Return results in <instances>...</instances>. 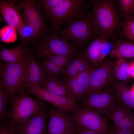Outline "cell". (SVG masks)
Returning a JSON list of instances; mask_svg holds the SVG:
<instances>
[{"instance_id": "obj_1", "label": "cell", "mask_w": 134, "mask_h": 134, "mask_svg": "<svg viewBox=\"0 0 134 134\" xmlns=\"http://www.w3.org/2000/svg\"><path fill=\"white\" fill-rule=\"evenodd\" d=\"M89 4L83 0H64L44 13L56 33L63 24L87 15Z\"/></svg>"}, {"instance_id": "obj_2", "label": "cell", "mask_w": 134, "mask_h": 134, "mask_svg": "<svg viewBox=\"0 0 134 134\" xmlns=\"http://www.w3.org/2000/svg\"><path fill=\"white\" fill-rule=\"evenodd\" d=\"M19 60L1 64L0 67V80L10 93L11 99L16 92H24L28 84L25 63L29 53Z\"/></svg>"}, {"instance_id": "obj_3", "label": "cell", "mask_w": 134, "mask_h": 134, "mask_svg": "<svg viewBox=\"0 0 134 134\" xmlns=\"http://www.w3.org/2000/svg\"><path fill=\"white\" fill-rule=\"evenodd\" d=\"M93 14L98 34L106 37L113 34L118 27L119 19L113 1H93Z\"/></svg>"}, {"instance_id": "obj_4", "label": "cell", "mask_w": 134, "mask_h": 134, "mask_svg": "<svg viewBox=\"0 0 134 134\" xmlns=\"http://www.w3.org/2000/svg\"><path fill=\"white\" fill-rule=\"evenodd\" d=\"M11 101L12 107L8 117L17 124L28 120L46 107L45 101L34 98L24 92L18 93Z\"/></svg>"}, {"instance_id": "obj_5", "label": "cell", "mask_w": 134, "mask_h": 134, "mask_svg": "<svg viewBox=\"0 0 134 134\" xmlns=\"http://www.w3.org/2000/svg\"><path fill=\"white\" fill-rule=\"evenodd\" d=\"M96 34L97 33L93 14L67 23L60 32L59 36L66 41L81 44L87 42Z\"/></svg>"}, {"instance_id": "obj_6", "label": "cell", "mask_w": 134, "mask_h": 134, "mask_svg": "<svg viewBox=\"0 0 134 134\" xmlns=\"http://www.w3.org/2000/svg\"><path fill=\"white\" fill-rule=\"evenodd\" d=\"M117 103L110 84L99 92L92 94L86 97L82 101L81 105L107 119Z\"/></svg>"}, {"instance_id": "obj_7", "label": "cell", "mask_w": 134, "mask_h": 134, "mask_svg": "<svg viewBox=\"0 0 134 134\" xmlns=\"http://www.w3.org/2000/svg\"><path fill=\"white\" fill-rule=\"evenodd\" d=\"M39 55L45 58L56 55L71 56L75 52L74 48L56 34L43 36L38 44Z\"/></svg>"}, {"instance_id": "obj_8", "label": "cell", "mask_w": 134, "mask_h": 134, "mask_svg": "<svg viewBox=\"0 0 134 134\" xmlns=\"http://www.w3.org/2000/svg\"><path fill=\"white\" fill-rule=\"evenodd\" d=\"M80 126L100 134H107L109 128L106 118L81 106L70 115Z\"/></svg>"}, {"instance_id": "obj_9", "label": "cell", "mask_w": 134, "mask_h": 134, "mask_svg": "<svg viewBox=\"0 0 134 134\" xmlns=\"http://www.w3.org/2000/svg\"><path fill=\"white\" fill-rule=\"evenodd\" d=\"M18 3L23 10L24 21L31 29L35 40L43 36L46 26L39 5L32 0H22Z\"/></svg>"}, {"instance_id": "obj_10", "label": "cell", "mask_w": 134, "mask_h": 134, "mask_svg": "<svg viewBox=\"0 0 134 134\" xmlns=\"http://www.w3.org/2000/svg\"><path fill=\"white\" fill-rule=\"evenodd\" d=\"M48 113L47 134H75L77 124L70 115L65 114L52 106L49 107Z\"/></svg>"}, {"instance_id": "obj_11", "label": "cell", "mask_w": 134, "mask_h": 134, "mask_svg": "<svg viewBox=\"0 0 134 134\" xmlns=\"http://www.w3.org/2000/svg\"><path fill=\"white\" fill-rule=\"evenodd\" d=\"M115 62L107 59L94 69L90 76L86 97L92 94L99 92L110 84L111 72Z\"/></svg>"}, {"instance_id": "obj_12", "label": "cell", "mask_w": 134, "mask_h": 134, "mask_svg": "<svg viewBox=\"0 0 134 134\" xmlns=\"http://www.w3.org/2000/svg\"><path fill=\"white\" fill-rule=\"evenodd\" d=\"M27 87L28 92L36 96L39 99L52 104L62 112H72L78 107L70 98L52 94L39 86L28 85Z\"/></svg>"}, {"instance_id": "obj_13", "label": "cell", "mask_w": 134, "mask_h": 134, "mask_svg": "<svg viewBox=\"0 0 134 134\" xmlns=\"http://www.w3.org/2000/svg\"><path fill=\"white\" fill-rule=\"evenodd\" d=\"M95 68L92 67L66 79L69 98L75 101L85 96L88 89L91 74Z\"/></svg>"}, {"instance_id": "obj_14", "label": "cell", "mask_w": 134, "mask_h": 134, "mask_svg": "<svg viewBox=\"0 0 134 134\" xmlns=\"http://www.w3.org/2000/svg\"><path fill=\"white\" fill-rule=\"evenodd\" d=\"M48 112L46 107L28 120L17 124L18 134H47V120Z\"/></svg>"}, {"instance_id": "obj_15", "label": "cell", "mask_w": 134, "mask_h": 134, "mask_svg": "<svg viewBox=\"0 0 134 134\" xmlns=\"http://www.w3.org/2000/svg\"><path fill=\"white\" fill-rule=\"evenodd\" d=\"M25 68L28 78V84L41 87L47 77V73L42 64L37 62L30 52L27 58Z\"/></svg>"}, {"instance_id": "obj_16", "label": "cell", "mask_w": 134, "mask_h": 134, "mask_svg": "<svg viewBox=\"0 0 134 134\" xmlns=\"http://www.w3.org/2000/svg\"><path fill=\"white\" fill-rule=\"evenodd\" d=\"M17 1L0 0V10L1 13L8 25L15 30L24 21L18 8L15 3Z\"/></svg>"}, {"instance_id": "obj_17", "label": "cell", "mask_w": 134, "mask_h": 134, "mask_svg": "<svg viewBox=\"0 0 134 134\" xmlns=\"http://www.w3.org/2000/svg\"><path fill=\"white\" fill-rule=\"evenodd\" d=\"M133 113L118 101L117 104L108 116L107 119L112 120L115 125L123 129L134 132Z\"/></svg>"}, {"instance_id": "obj_18", "label": "cell", "mask_w": 134, "mask_h": 134, "mask_svg": "<svg viewBox=\"0 0 134 134\" xmlns=\"http://www.w3.org/2000/svg\"><path fill=\"white\" fill-rule=\"evenodd\" d=\"M117 101L128 109L134 112V93L124 82L112 80L110 83Z\"/></svg>"}, {"instance_id": "obj_19", "label": "cell", "mask_w": 134, "mask_h": 134, "mask_svg": "<svg viewBox=\"0 0 134 134\" xmlns=\"http://www.w3.org/2000/svg\"><path fill=\"white\" fill-rule=\"evenodd\" d=\"M107 37L100 35L89 44L84 54L91 65L93 67L99 66L102 62L101 60V49Z\"/></svg>"}, {"instance_id": "obj_20", "label": "cell", "mask_w": 134, "mask_h": 134, "mask_svg": "<svg viewBox=\"0 0 134 134\" xmlns=\"http://www.w3.org/2000/svg\"><path fill=\"white\" fill-rule=\"evenodd\" d=\"M130 64L125 58L116 59L111 72V81L125 82L130 81L132 77L130 72Z\"/></svg>"}, {"instance_id": "obj_21", "label": "cell", "mask_w": 134, "mask_h": 134, "mask_svg": "<svg viewBox=\"0 0 134 134\" xmlns=\"http://www.w3.org/2000/svg\"><path fill=\"white\" fill-rule=\"evenodd\" d=\"M41 87L52 94L64 97H68L66 81L60 80L55 76L48 75Z\"/></svg>"}, {"instance_id": "obj_22", "label": "cell", "mask_w": 134, "mask_h": 134, "mask_svg": "<svg viewBox=\"0 0 134 134\" xmlns=\"http://www.w3.org/2000/svg\"><path fill=\"white\" fill-rule=\"evenodd\" d=\"M113 50L109 55L112 58L116 59L134 57V43L130 42L122 41L114 44Z\"/></svg>"}, {"instance_id": "obj_23", "label": "cell", "mask_w": 134, "mask_h": 134, "mask_svg": "<svg viewBox=\"0 0 134 134\" xmlns=\"http://www.w3.org/2000/svg\"><path fill=\"white\" fill-rule=\"evenodd\" d=\"M10 94L9 91L0 81V122L2 123L5 121L9 113L7 107L8 102L9 96Z\"/></svg>"}, {"instance_id": "obj_24", "label": "cell", "mask_w": 134, "mask_h": 134, "mask_svg": "<svg viewBox=\"0 0 134 134\" xmlns=\"http://www.w3.org/2000/svg\"><path fill=\"white\" fill-rule=\"evenodd\" d=\"M85 57L84 53L81 54L69 63L65 67L64 72L66 74V79L79 73L81 63Z\"/></svg>"}, {"instance_id": "obj_25", "label": "cell", "mask_w": 134, "mask_h": 134, "mask_svg": "<svg viewBox=\"0 0 134 134\" xmlns=\"http://www.w3.org/2000/svg\"><path fill=\"white\" fill-rule=\"evenodd\" d=\"M119 8L124 18L126 19L134 14V0H119L117 1Z\"/></svg>"}, {"instance_id": "obj_26", "label": "cell", "mask_w": 134, "mask_h": 134, "mask_svg": "<svg viewBox=\"0 0 134 134\" xmlns=\"http://www.w3.org/2000/svg\"><path fill=\"white\" fill-rule=\"evenodd\" d=\"M122 34L132 41L134 40V17L126 19L123 24Z\"/></svg>"}, {"instance_id": "obj_27", "label": "cell", "mask_w": 134, "mask_h": 134, "mask_svg": "<svg viewBox=\"0 0 134 134\" xmlns=\"http://www.w3.org/2000/svg\"><path fill=\"white\" fill-rule=\"evenodd\" d=\"M24 42L35 40L31 29L24 21L16 29Z\"/></svg>"}, {"instance_id": "obj_28", "label": "cell", "mask_w": 134, "mask_h": 134, "mask_svg": "<svg viewBox=\"0 0 134 134\" xmlns=\"http://www.w3.org/2000/svg\"><path fill=\"white\" fill-rule=\"evenodd\" d=\"M15 30L14 28L8 25L3 27L0 31L1 40L6 42L14 41L16 38Z\"/></svg>"}, {"instance_id": "obj_29", "label": "cell", "mask_w": 134, "mask_h": 134, "mask_svg": "<svg viewBox=\"0 0 134 134\" xmlns=\"http://www.w3.org/2000/svg\"><path fill=\"white\" fill-rule=\"evenodd\" d=\"M42 65L49 75L55 76L64 72L65 68L60 66L47 59Z\"/></svg>"}, {"instance_id": "obj_30", "label": "cell", "mask_w": 134, "mask_h": 134, "mask_svg": "<svg viewBox=\"0 0 134 134\" xmlns=\"http://www.w3.org/2000/svg\"><path fill=\"white\" fill-rule=\"evenodd\" d=\"M70 58V56L56 55L50 56L46 58L50 61L65 68L69 62Z\"/></svg>"}, {"instance_id": "obj_31", "label": "cell", "mask_w": 134, "mask_h": 134, "mask_svg": "<svg viewBox=\"0 0 134 134\" xmlns=\"http://www.w3.org/2000/svg\"><path fill=\"white\" fill-rule=\"evenodd\" d=\"M17 124L12 120L3 122L0 127V134H16Z\"/></svg>"}, {"instance_id": "obj_32", "label": "cell", "mask_w": 134, "mask_h": 134, "mask_svg": "<svg viewBox=\"0 0 134 134\" xmlns=\"http://www.w3.org/2000/svg\"><path fill=\"white\" fill-rule=\"evenodd\" d=\"M64 0H41L39 1V6L45 13L63 1Z\"/></svg>"}, {"instance_id": "obj_33", "label": "cell", "mask_w": 134, "mask_h": 134, "mask_svg": "<svg viewBox=\"0 0 134 134\" xmlns=\"http://www.w3.org/2000/svg\"><path fill=\"white\" fill-rule=\"evenodd\" d=\"M114 44L106 39L103 45L101 52V60L102 62L105 57L113 50Z\"/></svg>"}, {"instance_id": "obj_34", "label": "cell", "mask_w": 134, "mask_h": 134, "mask_svg": "<svg viewBox=\"0 0 134 134\" xmlns=\"http://www.w3.org/2000/svg\"><path fill=\"white\" fill-rule=\"evenodd\" d=\"M107 134H134V132L130 130L120 128L115 125L109 129Z\"/></svg>"}, {"instance_id": "obj_35", "label": "cell", "mask_w": 134, "mask_h": 134, "mask_svg": "<svg viewBox=\"0 0 134 134\" xmlns=\"http://www.w3.org/2000/svg\"><path fill=\"white\" fill-rule=\"evenodd\" d=\"M75 134H100L84 128L80 126L77 124V126Z\"/></svg>"}, {"instance_id": "obj_36", "label": "cell", "mask_w": 134, "mask_h": 134, "mask_svg": "<svg viewBox=\"0 0 134 134\" xmlns=\"http://www.w3.org/2000/svg\"><path fill=\"white\" fill-rule=\"evenodd\" d=\"M130 72L131 76L134 77V61L130 64Z\"/></svg>"}, {"instance_id": "obj_37", "label": "cell", "mask_w": 134, "mask_h": 134, "mask_svg": "<svg viewBox=\"0 0 134 134\" xmlns=\"http://www.w3.org/2000/svg\"><path fill=\"white\" fill-rule=\"evenodd\" d=\"M133 123H134V113H133Z\"/></svg>"}, {"instance_id": "obj_38", "label": "cell", "mask_w": 134, "mask_h": 134, "mask_svg": "<svg viewBox=\"0 0 134 134\" xmlns=\"http://www.w3.org/2000/svg\"><path fill=\"white\" fill-rule=\"evenodd\" d=\"M131 89L133 91L134 93V85L132 87V88H131Z\"/></svg>"}]
</instances>
